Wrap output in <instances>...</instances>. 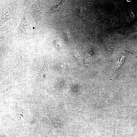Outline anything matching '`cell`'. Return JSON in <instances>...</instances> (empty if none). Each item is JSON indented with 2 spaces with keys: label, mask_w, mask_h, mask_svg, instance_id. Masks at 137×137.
Here are the masks:
<instances>
[{
  "label": "cell",
  "mask_w": 137,
  "mask_h": 137,
  "mask_svg": "<svg viewBox=\"0 0 137 137\" xmlns=\"http://www.w3.org/2000/svg\"><path fill=\"white\" fill-rule=\"evenodd\" d=\"M63 2H61L58 4L54 5L51 8L50 12L53 13L57 12L60 11Z\"/></svg>",
  "instance_id": "cell-2"
},
{
  "label": "cell",
  "mask_w": 137,
  "mask_h": 137,
  "mask_svg": "<svg viewBox=\"0 0 137 137\" xmlns=\"http://www.w3.org/2000/svg\"><path fill=\"white\" fill-rule=\"evenodd\" d=\"M75 13V15L79 16L82 19H83V11L81 7H79L76 10Z\"/></svg>",
  "instance_id": "cell-3"
},
{
  "label": "cell",
  "mask_w": 137,
  "mask_h": 137,
  "mask_svg": "<svg viewBox=\"0 0 137 137\" xmlns=\"http://www.w3.org/2000/svg\"><path fill=\"white\" fill-rule=\"evenodd\" d=\"M50 74L47 62L46 60H44L42 68L39 71L36 77L31 81L39 82L43 81L49 78Z\"/></svg>",
  "instance_id": "cell-1"
}]
</instances>
